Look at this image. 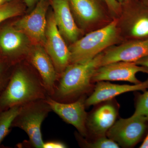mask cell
<instances>
[{"instance_id":"obj_1","label":"cell","mask_w":148,"mask_h":148,"mask_svg":"<svg viewBox=\"0 0 148 148\" xmlns=\"http://www.w3.org/2000/svg\"><path fill=\"white\" fill-rule=\"evenodd\" d=\"M48 95L37 71L19 66L12 71L5 90L0 95V112L16 106H21Z\"/></svg>"},{"instance_id":"obj_2","label":"cell","mask_w":148,"mask_h":148,"mask_svg":"<svg viewBox=\"0 0 148 148\" xmlns=\"http://www.w3.org/2000/svg\"><path fill=\"white\" fill-rule=\"evenodd\" d=\"M122 42L117 20L114 18L105 27L87 33L70 46L71 64L86 63L109 47Z\"/></svg>"},{"instance_id":"obj_3","label":"cell","mask_w":148,"mask_h":148,"mask_svg":"<svg viewBox=\"0 0 148 148\" xmlns=\"http://www.w3.org/2000/svg\"><path fill=\"white\" fill-rule=\"evenodd\" d=\"M101 56L85 63L71 64L61 74L51 98L64 103L83 94L90 88L96 69L99 67Z\"/></svg>"},{"instance_id":"obj_4","label":"cell","mask_w":148,"mask_h":148,"mask_svg":"<svg viewBox=\"0 0 148 148\" xmlns=\"http://www.w3.org/2000/svg\"><path fill=\"white\" fill-rule=\"evenodd\" d=\"M45 99H38L21 106L12 122V127H18L27 133L32 147L43 148L44 143L41 127L43 122L51 112Z\"/></svg>"},{"instance_id":"obj_5","label":"cell","mask_w":148,"mask_h":148,"mask_svg":"<svg viewBox=\"0 0 148 148\" xmlns=\"http://www.w3.org/2000/svg\"><path fill=\"white\" fill-rule=\"evenodd\" d=\"M116 19L123 42L148 38V6L126 0Z\"/></svg>"},{"instance_id":"obj_6","label":"cell","mask_w":148,"mask_h":148,"mask_svg":"<svg viewBox=\"0 0 148 148\" xmlns=\"http://www.w3.org/2000/svg\"><path fill=\"white\" fill-rule=\"evenodd\" d=\"M71 10L82 28L88 33L105 27L114 18L96 0H69Z\"/></svg>"},{"instance_id":"obj_7","label":"cell","mask_w":148,"mask_h":148,"mask_svg":"<svg viewBox=\"0 0 148 148\" xmlns=\"http://www.w3.org/2000/svg\"><path fill=\"white\" fill-rule=\"evenodd\" d=\"M44 45L60 77L71 64V53L57 28L53 14L47 18Z\"/></svg>"},{"instance_id":"obj_8","label":"cell","mask_w":148,"mask_h":148,"mask_svg":"<svg viewBox=\"0 0 148 148\" xmlns=\"http://www.w3.org/2000/svg\"><path fill=\"white\" fill-rule=\"evenodd\" d=\"M100 56L99 67L119 61L135 63L148 56V38L112 46L100 53Z\"/></svg>"},{"instance_id":"obj_9","label":"cell","mask_w":148,"mask_h":148,"mask_svg":"<svg viewBox=\"0 0 148 148\" xmlns=\"http://www.w3.org/2000/svg\"><path fill=\"white\" fill-rule=\"evenodd\" d=\"M148 119L143 116L121 119L108 130L109 138L125 147H131L141 139L147 127Z\"/></svg>"},{"instance_id":"obj_10","label":"cell","mask_w":148,"mask_h":148,"mask_svg":"<svg viewBox=\"0 0 148 148\" xmlns=\"http://www.w3.org/2000/svg\"><path fill=\"white\" fill-rule=\"evenodd\" d=\"M45 100L51 110L64 121L75 127L82 137L87 136V116L84 98H79L73 103H66L56 101L48 95Z\"/></svg>"},{"instance_id":"obj_11","label":"cell","mask_w":148,"mask_h":148,"mask_svg":"<svg viewBox=\"0 0 148 148\" xmlns=\"http://www.w3.org/2000/svg\"><path fill=\"white\" fill-rule=\"evenodd\" d=\"M139 72L148 74V68L133 62H114L97 68L92 76V81H119L137 84L141 82L136 76Z\"/></svg>"},{"instance_id":"obj_12","label":"cell","mask_w":148,"mask_h":148,"mask_svg":"<svg viewBox=\"0 0 148 148\" xmlns=\"http://www.w3.org/2000/svg\"><path fill=\"white\" fill-rule=\"evenodd\" d=\"M47 4L46 0H41L30 14L18 19L13 24V26L24 32L30 39L43 45L46 39Z\"/></svg>"},{"instance_id":"obj_13","label":"cell","mask_w":148,"mask_h":148,"mask_svg":"<svg viewBox=\"0 0 148 148\" xmlns=\"http://www.w3.org/2000/svg\"><path fill=\"white\" fill-rule=\"evenodd\" d=\"M30 38L13 26L0 29V51L8 60H14L28 54L30 51Z\"/></svg>"},{"instance_id":"obj_14","label":"cell","mask_w":148,"mask_h":148,"mask_svg":"<svg viewBox=\"0 0 148 148\" xmlns=\"http://www.w3.org/2000/svg\"><path fill=\"white\" fill-rule=\"evenodd\" d=\"M28 56L29 62L39 75L48 95L51 97L59 77L50 56L40 45L30 49Z\"/></svg>"},{"instance_id":"obj_15","label":"cell","mask_w":148,"mask_h":148,"mask_svg":"<svg viewBox=\"0 0 148 148\" xmlns=\"http://www.w3.org/2000/svg\"><path fill=\"white\" fill-rule=\"evenodd\" d=\"M51 3L59 32L62 36L73 44L79 39L82 30L75 22L69 0H51Z\"/></svg>"},{"instance_id":"obj_16","label":"cell","mask_w":148,"mask_h":148,"mask_svg":"<svg viewBox=\"0 0 148 148\" xmlns=\"http://www.w3.org/2000/svg\"><path fill=\"white\" fill-rule=\"evenodd\" d=\"M148 88V79L134 85L113 84L104 81L98 82L92 94L85 101L86 107L96 105L111 100L117 95L130 91L143 90Z\"/></svg>"},{"instance_id":"obj_17","label":"cell","mask_w":148,"mask_h":148,"mask_svg":"<svg viewBox=\"0 0 148 148\" xmlns=\"http://www.w3.org/2000/svg\"><path fill=\"white\" fill-rule=\"evenodd\" d=\"M117 116L116 109L111 104L101 106L86 120V125L95 135L105 136L114 123Z\"/></svg>"},{"instance_id":"obj_18","label":"cell","mask_w":148,"mask_h":148,"mask_svg":"<svg viewBox=\"0 0 148 148\" xmlns=\"http://www.w3.org/2000/svg\"><path fill=\"white\" fill-rule=\"evenodd\" d=\"M21 106H14L0 112V145L10 132L12 122Z\"/></svg>"},{"instance_id":"obj_19","label":"cell","mask_w":148,"mask_h":148,"mask_svg":"<svg viewBox=\"0 0 148 148\" xmlns=\"http://www.w3.org/2000/svg\"><path fill=\"white\" fill-rule=\"evenodd\" d=\"M14 1L0 5V24L8 18L18 16L22 12V6Z\"/></svg>"},{"instance_id":"obj_20","label":"cell","mask_w":148,"mask_h":148,"mask_svg":"<svg viewBox=\"0 0 148 148\" xmlns=\"http://www.w3.org/2000/svg\"><path fill=\"white\" fill-rule=\"evenodd\" d=\"M134 116H143L148 119V90L145 91L138 98Z\"/></svg>"},{"instance_id":"obj_21","label":"cell","mask_w":148,"mask_h":148,"mask_svg":"<svg viewBox=\"0 0 148 148\" xmlns=\"http://www.w3.org/2000/svg\"><path fill=\"white\" fill-rule=\"evenodd\" d=\"M85 146L88 147L92 148H119L118 144L113 140L107 138L104 136L100 137L92 143H88L84 142Z\"/></svg>"},{"instance_id":"obj_22","label":"cell","mask_w":148,"mask_h":148,"mask_svg":"<svg viewBox=\"0 0 148 148\" xmlns=\"http://www.w3.org/2000/svg\"><path fill=\"white\" fill-rule=\"evenodd\" d=\"M6 62L0 60V95L5 90L10 79L12 72L8 73Z\"/></svg>"},{"instance_id":"obj_23","label":"cell","mask_w":148,"mask_h":148,"mask_svg":"<svg viewBox=\"0 0 148 148\" xmlns=\"http://www.w3.org/2000/svg\"><path fill=\"white\" fill-rule=\"evenodd\" d=\"M106 3L109 12L114 18L119 16L121 8V4L117 0H103Z\"/></svg>"},{"instance_id":"obj_24","label":"cell","mask_w":148,"mask_h":148,"mask_svg":"<svg viewBox=\"0 0 148 148\" xmlns=\"http://www.w3.org/2000/svg\"><path fill=\"white\" fill-rule=\"evenodd\" d=\"M67 146L60 141H50L44 143L43 148H65Z\"/></svg>"},{"instance_id":"obj_25","label":"cell","mask_w":148,"mask_h":148,"mask_svg":"<svg viewBox=\"0 0 148 148\" xmlns=\"http://www.w3.org/2000/svg\"><path fill=\"white\" fill-rule=\"evenodd\" d=\"M135 63L139 66H144L148 68V56L141 58Z\"/></svg>"},{"instance_id":"obj_26","label":"cell","mask_w":148,"mask_h":148,"mask_svg":"<svg viewBox=\"0 0 148 148\" xmlns=\"http://www.w3.org/2000/svg\"><path fill=\"white\" fill-rule=\"evenodd\" d=\"M40 1L41 0H24L26 5L29 8L32 7Z\"/></svg>"},{"instance_id":"obj_27","label":"cell","mask_w":148,"mask_h":148,"mask_svg":"<svg viewBox=\"0 0 148 148\" xmlns=\"http://www.w3.org/2000/svg\"><path fill=\"white\" fill-rule=\"evenodd\" d=\"M140 148H148V133L145 140L143 141V144L140 146Z\"/></svg>"},{"instance_id":"obj_28","label":"cell","mask_w":148,"mask_h":148,"mask_svg":"<svg viewBox=\"0 0 148 148\" xmlns=\"http://www.w3.org/2000/svg\"><path fill=\"white\" fill-rule=\"evenodd\" d=\"M140 2L143 3L144 4L148 6V0H138Z\"/></svg>"},{"instance_id":"obj_29","label":"cell","mask_w":148,"mask_h":148,"mask_svg":"<svg viewBox=\"0 0 148 148\" xmlns=\"http://www.w3.org/2000/svg\"><path fill=\"white\" fill-rule=\"evenodd\" d=\"M14 0H1V4L5 3L10 2Z\"/></svg>"},{"instance_id":"obj_30","label":"cell","mask_w":148,"mask_h":148,"mask_svg":"<svg viewBox=\"0 0 148 148\" xmlns=\"http://www.w3.org/2000/svg\"><path fill=\"white\" fill-rule=\"evenodd\" d=\"M117 1L121 4L122 3L124 2L125 1H126V0H117Z\"/></svg>"}]
</instances>
